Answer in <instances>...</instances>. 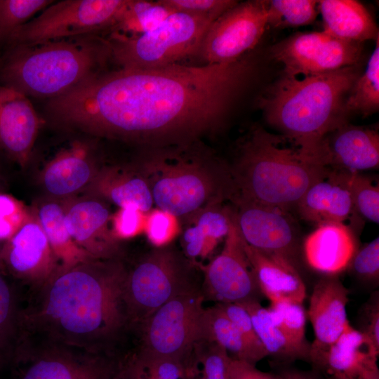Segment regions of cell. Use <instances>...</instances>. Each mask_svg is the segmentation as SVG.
<instances>
[{"label":"cell","instance_id":"20","mask_svg":"<svg viewBox=\"0 0 379 379\" xmlns=\"http://www.w3.org/2000/svg\"><path fill=\"white\" fill-rule=\"evenodd\" d=\"M65 227L74 242L95 260L119 259V241L109 227L108 208L96 199L77 201L64 208Z\"/></svg>","mask_w":379,"mask_h":379},{"label":"cell","instance_id":"42","mask_svg":"<svg viewBox=\"0 0 379 379\" xmlns=\"http://www.w3.org/2000/svg\"><path fill=\"white\" fill-rule=\"evenodd\" d=\"M360 281L371 285L379 281V239L378 237L358 248L348 267Z\"/></svg>","mask_w":379,"mask_h":379},{"label":"cell","instance_id":"14","mask_svg":"<svg viewBox=\"0 0 379 379\" xmlns=\"http://www.w3.org/2000/svg\"><path fill=\"white\" fill-rule=\"evenodd\" d=\"M231 201L244 241L262 253L288 260L299 270L300 229L290 212L238 199Z\"/></svg>","mask_w":379,"mask_h":379},{"label":"cell","instance_id":"32","mask_svg":"<svg viewBox=\"0 0 379 379\" xmlns=\"http://www.w3.org/2000/svg\"><path fill=\"white\" fill-rule=\"evenodd\" d=\"M173 12L161 0H126L109 32L126 36H140L157 27Z\"/></svg>","mask_w":379,"mask_h":379},{"label":"cell","instance_id":"39","mask_svg":"<svg viewBox=\"0 0 379 379\" xmlns=\"http://www.w3.org/2000/svg\"><path fill=\"white\" fill-rule=\"evenodd\" d=\"M285 331L296 342L308 345L305 339L307 313L303 302L293 300L270 302L268 307Z\"/></svg>","mask_w":379,"mask_h":379},{"label":"cell","instance_id":"24","mask_svg":"<svg viewBox=\"0 0 379 379\" xmlns=\"http://www.w3.org/2000/svg\"><path fill=\"white\" fill-rule=\"evenodd\" d=\"M98 173L87 149L76 143L48 163L43 170L41 180L49 194L65 197L92 183Z\"/></svg>","mask_w":379,"mask_h":379},{"label":"cell","instance_id":"38","mask_svg":"<svg viewBox=\"0 0 379 379\" xmlns=\"http://www.w3.org/2000/svg\"><path fill=\"white\" fill-rule=\"evenodd\" d=\"M53 4L50 0H0V36H7Z\"/></svg>","mask_w":379,"mask_h":379},{"label":"cell","instance_id":"15","mask_svg":"<svg viewBox=\"0 0 379 379\" xmlns=\"http://www.w3.org/2000/svg\"><path fill=\"white\" fill-rule=\"evenodd\" d=\"M203 295L217 303L241 304L263 297L244 247L232 209L229 232L221 252L203 267Z\"/></svg>","mask_w":379,"mask_h":379},{"label":"cell","instance_id":"40","mask_svg":"<svg viewBox=\"0 0 379 379\" xmlns=\"http://www.w3.org/2000/svg\"><path fill=\"white\" fill-rule=\"evenodd\" d=\"M144 231L156 248L169 246L178 234V219L161 209H152L146 215Z\"/></svg>","mask_w":379,"mask_h":379},{"label":"cell","instance_id":"45","mask_svg":"<svg viewBox=\"0 0 379 379\" xmlns=\"http://www.w3.org/2000/svg\"><path fill=\"white\" fill-rule=\"evenodd\" d=\"M29 214L20 201L11 196L0 194V240L11 239Z\"/></svg>","mask_w":379,"mask_h":379},{"label":"cell","instance_id":"9","mask_svg":"<svg viewBox=\"0 0 379 379\" xmlns=\"http://www.w3.org/2000/svg\"><path fill=\"white\" fill-rule=\"evenodd\" d=\"M126 0H65L51 4L42 13L8 37L17 46H34L109 31Z\"/></svg>","mask_w":379,"mask_h":379},{"label":"cell","instance_id":"23","mask_svg":"<svg viewBox=\"0 0 379 379\" xmlns=\"http://www.w3.org/2000/svg\"><path fill=\"white\" fill-rule=\"evenodd\" d=\"M244 247L263 296L270 302H304L306 287L295 265L283 258L262 253L244 241Z\"/></svg>","mask_w":379,"mask_h":379},{"label":"cell","instance_id":"34","mask_svg":"<svg viewBox=\"0 0 379 379\" xmlns=\"http://www.w3.org/2000/svg\"><path fill=\"white\" fill-rule=\"evenodd\" d=\"M183 361L140 350L119 368L116 379H183Z\"/></svg>","mask_w":379,"mask_h":379},{"label":"cell","instance_id":"5","mask_svg":"<svg viewBox=\"0 0 379 379\" xmlns=\"http://www.w3.org/2000/svg\"><path fill=\"white\" fill-rule=\"evenodd\" d=\"M137 169L147 180L157 208L189 220L234 195L230 166L199 140L149 149Z\"/></svg>","mask_w":379,"mask_h":379},{"label":"cell","instance_id":"43","mask_svg":"<svg viewBox=\"0 0 379 379\" xmlns=\"http://www.w3.org/2000/svg\"><path fill=\"white\" fill-rule=\"evenodd\" d=\"M232 322L248 345L262 359L267 356L261 344L247 310L237 303H217Z\"/></svg>","mask_w":379,"mask_h":379},{"label":"cell","instance_id":"27","mask_svg":"<svg viewBox=\"0 0 379 379\" xmlns=\"http://www.w3.org/2000/svg\"><path fill=\"white\" fill-rule=\"evenodd\" d=\"M92 183L99 194L119 208L134 207L145 214L152 208L149 187L138 169L107 168L98 172Z\"/></svg>","mask_w":379,"mask_h":379},{"label":"cell","instance_id":"47","mask_svg":"<svg viewBox=\"0 0 379 379\" xmlns=\"http://www.w3.org/2000/svg\"><path fill=\"white\" fill-rule=\"evenodd\" d=\"M360 328L358 329L372 342L379 350V295L372 294L369 300L361 307L359 313Z\"/></svg>","mask_w":379,"mask_h":379},{"label":"cell","instance_id":"18","mask_svg":"<svg viewBox=\"0 0 379 379\" xmlns=\"http://www.w3.org/2000/svg\"><path fill=\"white\" fill-rule=\"evenodd\" d=\"M348 295L337 276H323L313 288L307 315L314 334L310 350V361L314 366L350 324Z\"/></svg>","mask_w":379,"mask_h":379},{"label":"cell","instance_id":"12","mask_svg":"<svg viewBox=\"0 0 379 379\" xmlns=\"http://www.w3.org/2000/svg\"><path fill=\"white\" fill-rule=\"evenodd\" d=\"M363 43L335 38L324 30L296 33L271 47L272 57L284 65L285 74H321L359 65Z\"/></svg>","mask_w":379,"mask_h":379},{"label":"cell","instance_id":"1","mask_svg":"<svg viewBox=\"0 0 379 379\" xmlns=\"http://www.w3.org/2000/svg\"><path fill=\"white\" fill-rule=\"evenodd\" d=\"M253 64H176L98 72L51 100L65 126L149 149L198 141L218 129Z\"/></svg>","mask_w":379,"mask_h":379},{"label":"cell","instance_id":"49","mask_svg":"<svg viewBox=\"0 0 379 379\" xmlns=\"http://www.w3.org/2000/svg\"><path fill=\"white\" fill-rule=\"evenodd\" d=\"M377 359L378 357H371L364 363L359 370L358 379H379Z\"/></svg>","mask_w":379,"mask_h":379},{"label":"cell","instance_id":"31","mask_svg":"<svg viewBox=\"0 0 379 379\" xmlns=\"http://www.w3.org/2000/svg\"><path fill=\"white\" fill-rule=\"evenodd\" d=\"M201 340L215 343L228 354L232 353L233 358L254 365L262 359L246 342L218 304L204 309Z\"/></svg>","mask_w":379,"mask_h":379},{"label":"cell","instance_id":"10","mask_svg":"<svg viewBox=\"0 0 379 379\" xmlns=\"http://www.w3.org/2000/svg\"><path fill=\"white\" fill-rule=\"evenodd\" d=\"M204 298L196 288L159 307L141 326V348L183 361L201 339Z\"/></svg>","mask_w":379,"mask_h":379},{"label":"cell","instance_id":"44","mask_svg":"<svg viewBox=\"0 0 379 379\" xmlns=\"http://www.w3.org/2000/svg\"><path fill=\"white\" fill-rule=\"evenodd\" d=\"M175 12L217 19L238 3L234 0H161Z\"/></svg>","mask_w":379,"mask_h":379},{"label":"cell","instance_id":"36","mask_svg":"<svg viewBox=\"0 0 379 379\" xmlns=\"http://www.w3.org/2000/svg\"><path fill=\"white\" fill-rule=\"evenodd\" d=\"M317 1H268L267 25L274 27H296L314 22L318 14Z\"/></svg>","mask_w":379,"mask_h":379},{"label":"cell","instance_id":"37","mask_svg":"<svg viewBox=\"0 0 379 379\" xmlns=\"http://www.w3.org/2000/svg\"><path fill=\"white\" fill-rule=\"evenodd\" d=\"M350 191L354 206L363 219L379 222V184L362 173H351Z\"/></svg>","mask_w":379,"mask_h":379},{"label":"cell","instance_id":"3","mask_svg":"<svg viewBox=\"0 0 379 379\" xmlns=\"http://www.w3.org/2000/svg\"><path fill=\"white\" fill-rule=\"evenodd\" d=\"M360 74L359 65L302 79L284 74L259 98L258 105L271 126L321 162V140L348 121L344 104Z\"/></svg>","mask_w":379,"mask_h":379},{"label":"cell","instance_id":"7","mask_svg":"<svg viewBox=\"0 0 379 379\" xmlns=\"http://www.w3.org/2000/svg\"><path fill=\"white\" fill-rule=\"evenodd\" d=\"M215 20L173 12L151 31L137 36L109 34L105 39L109 58L125 69L170 66L197 54L206 30Z\"/></svg>","mask_w":379,"mask_h":379},{"label":"cell","instance_id":"29","mask_svg":"<svg viewBox=\"0 0 379 379\" xmlns=\"http://www.w3.org/2000/svg\"><path fill=\"white\" fill-rule=\"evenodd\" d=\"M240 305L248 312L267 356L284 361H310V344L303 345L294 340L268 308L262 307L259 301H248Z\"/></svg>","mask_w":379,"mask_h":379},{"label":"cell","instance_id":"48","mask_svg":"<svg viewBox=\"0 0 379 379\" xmlns=\"http://www.w3.org/2000/svg\"><path fill=\"white\" fill-rule=\"evenodd\" d=\"M229 379H281L279 375L261 371L254 364L244 360L230 358Z\"/></svg>","mask_w":379,"mask_h":379},{"label":"cell","instance_id":"26","mask_svg":"<svg viewBox=\"0 0 379 379\" xmlns=\"http://www.w3.org/2000/svg\"><path fill=\"white\" fill-rule=\"evenodd\" d=\"M378 354L369 338L350 323L315 366L335 379H358L364 363Z\"/></svg>","mask_w":379,"mask_h":379},{"label":"cell","instance_id":"41","mask_svg":"<svg viewBox=\"0 0 379 379\" xmlns=\"http://www.w3.org/2000/svg\"><path fill=\"white\" fill-rule=\"evenodd\" d=\"M195 346L199 347V359L202 366L201 379H229L231 357L225 349L204 340H201Z\"/></svg>","mask_w":379,"mask_h":379},{"label":"cell","instance_id":"28","mask_svg":"<svg viewBox=\"0 0 379 379\" xmlns=\"http://www.w3.org/2000/svg\"><path fill=\"white\" fill-rule=\"evenodd\" d=\"M187 220L190 225L182 235L185 253L192 259L204 258L227 237L232 208L222 206V204L211 206Z\"/></svg>","mask_w":379,"mask_h":379},{"label":"cell","instance_id":"33","mask_svg":"<svg viewBox=\"0 0 379 379\" xmlns=\"http://www.w3.org/2000/svg\"><path fill=\"white\" fill-rule=\"evenodd\" d=\"M21 312L15 291L0 272V370L14 361L22 335Z\"/></svg>","mask_w":379,"mask_h":379},{"label":"cell","instance_id":"19","mask_svg":"<svg viewBox=\"0 0 379 379\" xmlns=\"http://www.w3.org/2000/svg\"><path fill=\"white\" fill-rule=\"evenodd\" d=\"M319 156L324 166L335 170L361 173L378 168V132L345 121L323 138Z\"/></svg>","mask_w":379,"mask_h":379},{"label":"cell","instance_id":"4","mask_svg":"<svg viewBox=\"0 0 379 379\" xmlns=\"http://www.w3.org/2000/svg\"><path fill=\"white\" fill-rule=\"evenodd\" d=\"M282 135L253 126L240 142L230 168L233 199L290 212L328 170Z\"/></svg>","mask_w":379,"mask_h":379},{"label":"cell","instance_id":"50","mask_svg":"<svg viewBox=\"0 0 379 379\" xmlns=\"http://www.w3.org/2000/svg\"><path fill=\"white\" fill-rule=\"evenodd\" d=\"M279 375L281 379H319L310 373L295 369H286Z\"/></svg>","mask_w":379,"mask_h":379},{"label":"cell","instance_id":"46","mask_svg":"<svg viewBox=\"0 0 379 379\" xmlns=\"http://www.w3.org/2000/svg\"><path fill=\"white\" fill-rule=\"evenodd\" d=\"M145 213L134 207L119 208L111 217V230L118 240L133 238L144 231Z\"/></svg>","mask_w":379,"mask_h":379},{"label":"cell","instance_id":"11","mask_svg":"<svg viewBox=\"0 0 379 379\" xmlns=\"http://www.w3.org/2000/svg\"><path fill=\"white\" fill-rule=\"evenodd\" d=\"M268 1L238 3L215 19L204 34L197 54L203 65L238 60L254 48L267 25Z\"/></svg>","mask_w":379,"mask_h":379},{"label":"cell","instance_id":"35","mask_svg":"<svg viewBox=\"0 0 379 379\" xmlns=\"http://www.w3.org/2000/svg\"><path fill=\"white\" fill-rule=\"evenodd\" d=\"M347 116L359 114L371 115L379 109V39L371 55L366 71L360 74L350 90L344 104Z\"/></svg>","mask_w":379,"mask_h":379},{"label":"cell","instance_id":"22","mask_svg":"<svg viewBox=\"0 0 379 379\" xmlns=\"http://www.w3.org/2000/svg\"><path fill=\"white\" fill-rule=\"evenodd\" d=\"M356 232L347 225L326 223L317 225L302 241L305 261L323 276H337L348 269L358 249Z\"/></svg>","mask_w":379,"mask_h":379},{"label":"cell","instance_id":"30","mask_svg":"<svg viewBox=\"0 0 379 379\" xmlns=\"http://www.w3.org/2000/svg\"><path fill=\"white\" fill-rule=\"evenodd\" d=\"M36 215L60 267L67 269L94 259L69 234L64 221V207L61 205L53 201L44 203Z\"/></svg>","mask_w":379,"mask_h":379},{"label":"cell","instance_id":"8","mask_svg":"<svg viewBox=\"0 0 379 379\" xmlns=\"http://www.w3.org/2000/svg\"><path fill=\"white\" fill-rule=\"evenodd\" d=\"M189 264L174 248H157L127 272L124 300L128 325L143 323L175 297L196 289Z\"/></svg>","mask_w":379,"mask_h":379},{"label":"cell","instance_id":"2","mask_svg":"<svg viewBox=\"0 0 379 379\" xmlns=\"http://www.w3.org/2000/svg\"><path fill=\"white\" fill-rule=\"evenodd\" d=\"M128 270L119 259L90 260L58 267L22 310V335L40 333L46 342L100 353L128 325L124 300Z\"/></svg>","mask_w":379,"mask_h":379},{"label":"cell","instance_id":"21","mask_svg":"<svg viewBox=\"0 0 379 379\" xmlns=\"http://www.w3.org/2000/svg\"><path fill=\"white\" fill-rule=\"evenodd\" d=\"M40 123L25 95L0 84V147L22 166L30 157Z\"/></svg>","mask_w":379,"mask_h":379},{"label":"cell","instance_id":"16","mask_svg":"<svg viewBox=\"0 0 379 379\" xmlns=\"http://www.w3.org/2000/svg\"><path fill=\"white\" fill-rule=\"evenodd\" d=\"M1 259L14 276L36 289L60 267L36 215L32 214L7 241Z\"/></svg>","mask_w":379,"mask_h":379},{"label":"cell","instance_id":"25","mask_svg":"<svg viewBox=\"0 0 379 379\" xmlns=\"http://www.w3.org/2000/svg\"><path fill=\"white\" fill-rule=\"evenodd\" d=\"M317 7L322 16L324 31L331 36L360 43L379 39L374 19L360 2L321 0L317 1Z\"/></svg>","mask_w":379,"mask_h":379},{"label":"cell","instance_id":"51","mask_svg":"<svg viewBox=\"0 0 379 379\" xmlns=\"http://www.w3.org/2000/svg\"><path fill=\"white\" fill-rule=\"evenodd\" d=\"M1 251H0V262H1Z\"/></svg>","mask_w":379,"mask_h":379},{"label":"cell","instance_id":"13","mask_svg":"<svg viewBox=\"0 0 379 379\" xmlns=\"http://www.w3.org/2000/svg\"><path fill=\"white\" fill-rule=\"evenodd\" d=\"M44 342L20 343L14 359L25 365L20 379H116L119 364L100 353Z\"/></svg>","mask_w":379,"mask_h":379},{"label":"cell","instance_id":"17","mask_svg":"<svg viewBox=\"0 0 379 379\" xmlns=\"http://www.w3.org/2000/svg\"><path fill=\"white\" fill-rule=\"evenodd\" d=\"M351 173L328 168L299 201L296 209L300 217L317 225L339 223L359 231L364 221L352 202L349 185Z\"/></svg>","mask_w":379,"mask_h":379},{"label":"cell","instance_id":"6","mask_svg":"<svg viewBox=\"0 0 379 379\" xmlns=\"http://www.w3.org/2000/svg\"><path fill=\"white\" fill-rule=\"evenodd\" d=\"M17 48L2 69L4 85L26 96L51 99L98 73L109 58L105 39H61Z\"/></svg>","mask_w":379,"mask_h":379}]
</instances>
